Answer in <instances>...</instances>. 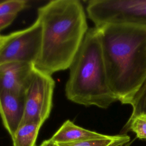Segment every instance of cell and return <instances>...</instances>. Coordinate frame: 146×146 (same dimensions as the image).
Returning <instances> with one entry per match:
<instances>
[{"mask_svg":"<svg viewBox=\"0 0 146 146\" xmlns=\"http://www.w3.org/2000/svg\"><path fill=\"white\" fill-rule=\"evenodd\" d=\"M42 27L39 55L34 68L51 75L70 68L87 31L86 17L78 0H54L38 10Z\"/></svg>","mask_w":146,"mask_h":146,"instance_id":"1","label":"cell"},{"mask_svg":"<svg viewBox=\"0 0 146 146\" xmlns=\"http://www.w3.org/2000/svg\"><path fill=\"white\" fill-rule=\"evenodd\" d=\"M96 28L110 87L126 104L146 80V29L124 25Z\"/></svg>","mask_w":146,"mask_h":146,"instance_id":"2","label":"cell"},{"mask_svg":"<svg viewBox=\"0 0 146 146\" xmlns=\"http://www.w3.org/2000/svg\"><path fill=\"white\" fill-rule=\"evenodd\" d=\"M69 68L65 88L69 100L104 109L118 100L109 85L96 27L87 30Z\"/></svg>","mask_w":146,"mask_h":146,"instance_id":"3","label":"cell"},{"mask_svg":"<svg viewBox=\"0 0 146 146\" xmlns=\"http://www.w3.org/2000/svg\"><path fill=\"white\" fill-rule=\"evenodd\" d=\"M87 12L95 27L124 25L146 29V0H91Z\"/></svg>","mask_w":146,"mask_h":146,"instance_id":"4","label":"cell"},{"mask_svg":"<svg viewBox=\"0 0 146 146\" xmlns=\"http://www.w3.org/2000/svg\"><path fill=\"white\" fill-rule=\"evenodd\" d=\"M54 87L51 75L34 68L24 94L25 111L22 123H44L51 112Z\"/></svg>","mask_w":146,"mask_h":146,"instance_id":"5","label":"cell"},{"mask_svg":"<svg viewBox=\"0 0 146 146\" xmlns=\"http://www.w3.org/2000/svg\"><path fill=\"white\" fill-rule=\"evenodd\" d=\"M41 42L42 27L36 19L29 27L9 34L0 48V66L12 62L34 64L40 53Z\"/></svg>","mask_w":146,"mask_h":146,"instance_id":"6","label":"cell"},{"mask_svg":"<svg viewBox=\"0 0 146 146\" xmlns=\"http://www.w3.org/2000/svg\"><path fill=\"white\" fill-rule=\"evenodd\" d=\"M34 68L33 64L22 62L0 66V91L24 95Z\"/></svg>","mask_w":146,"mask_h":146,"instance_id":"7","label":"cell"},{"mask_svg":"<svg viewBox=\"0 0 146 146\" xmlns=\"http://www.w3.org/2000/svg\"><path fill=\"white\" fill-rule=\"evenodd\" d=\"M24 111V95L0 91V116L11 137L22 122Z\"/></svg>","mask_w":146,"mask_h":146,"instance_id":"8","label":"cell"},{"mask_svg":"<svg viewBox=\"0 0 146 146\" xmlns=\"http://www.w3.org/2000/svg\"><path fill=\"white\" fill-rule=\"evenodd\" d=\"M108 136L83 128L67 120L50 139L56 143H68L104 139Z\"/></svg>","mask_w":146,"mask_h":146,"instance_id":"9","label":"cell"},{"mask_svg":"<svg viewBox=\"0 0 146 146\" xmlns=\"http://www.w3.org/2000/svg\"><path fill=\"white\" fill-rule=\"evenodd\" d=\"M42 125L38 122L22 123L11 137L13 146H36V139Z\"/></svg>","mask_w":146,"mask_h":146,"instance_id":"10","label":"cell"},{"mask_svg":"<svg viewBox=\"0 0 146 146\" xmlns=\"http://www.w3.org/2000/svg\"><path fill=\"white\" fill-rule=\"evenodd\" d=\"M130 137L125 134L109 135L107 137L99 139L88 140L82 141L56 143L57 146H113L118 144L130 142Z\"/></svg>","mask_w":146,"mask_h":146,"instance_id":"11","label":"cell"},{"mask_svg":"<svg viewBox=\"0 0 146 146\" xmlns=\"http://www.w3.org/2000/svg\"><path fill=\"white\" fill-rule=\"evenodd\" d=\"M126 104H130L132 107L130 117L141 114L146 115V80Z\"/></svg>","mask_w":146,"mask_h":146,"instance_id":"12","label":"cell"},{"mask_svg":"<svg viewBox=\"0 0 146 146\" xmlns=\"http://www.w3.org/2000/svg\"><path fill=\"white\" fill-rule=\"evenodd\" d=\"M123 129L125 132L132 131L139 139L146 140V115L130 117Z\"/></svg>","mask_w":146,"mask_h":146,"instance_id":"13","label":"cell"},{"mask_svg":"<svg viewBox=\"0 0 146 146\" xmlns=\"http://www.w3.org/2000/svg\"><path fill=\"white\" fill-rule=\"evenodd\" d=\"M25 0H9L0 3V17L17 14L27 6Z\"/></svg>","mask_w":146,"mask_h":146,"instance_id":"14","label":"cell"},{"mask_svg":"<svg viewBox=\"0 0 146 146\" xmlns=\"http://www.w3.org/2000/svg\"><path fill=\"white\" fill-rule=\"evenodd\" d=\"M17 14L0 17V31L9 26L17 17Z\"/></svg>","mask_w":146,"mask_h":146,"instance_id":"15","label":"cell"},{"mask_svg":"<svg viewBox=\"0 0 146 146\" xmlns=\"http://www.w3.org/2000/svg\"><path fill=\"white\" fill-rule=\"evenodd\" d=\"M39 146H57L56 143L54 142L51 139L43 141Z\"/></svg>","mask_w":146,"mask_h":146,"instance_id":"16","label":"cell"},{"mask_svg":"<svg viewBox=\"0 0 146 146\" xmlns=\"http://www.w3.org/2000/svg\"><path fill=\"white\" fill-rule=\"evenodd\" d=\"M9 34L7 35H0V48L3 45V44L6 42V41L9 39Z\"/></svg>","mask_w":146,"mask_h":146,"instance_id":"17","label":"cell"},{"mask_svg":"<svg viewBox=\"0 0 146 146\" xmlns=\"http://www.w3.org/2000/svg\"><path fill=\"white\" fill-rule=\"evenodd\" d=\"M131 143H132V141H130V142L127 143L118 144H116V145H113V146H129Z\"/></svg>","mask_w":146,"mask_h":146,"instance_id":"18","label":"cell"}]
</instances>
